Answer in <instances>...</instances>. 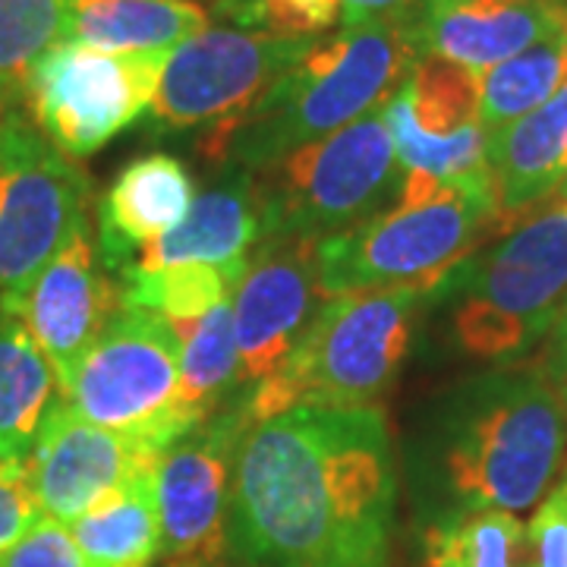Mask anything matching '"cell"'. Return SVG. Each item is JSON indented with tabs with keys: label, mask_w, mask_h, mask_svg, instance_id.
<instances>
[{
	"label": "cell",
	"mask_w": 567,
	"mask_h": 567,
	"mask_svg": "<svg viewBox=\"0 0 567 567\" xmlns=\"http://www.w3.org/2000/svg\"><path fill=\"white\" fill-rule=\"evenodd\" d=\"M394 495L379 406H297L246 425L227 543L256 567H385Z\"/></svg>",
	"instance_id": "cell-1"
},
{
	"label": "cell",
	"mask_w": 567,
	"mask_h": 567,
	"mask_svg": "<svg viewBox=\"0 0 567 567\" xmlns=\"http://www.w3.org/2000/svg\"><path fill=\"white\" fill-rule=\"evenodd\" d=\"M413 20L365 22L312 41L303 61L290 66L240 121L205 133L203 155L208 162L262 171L293 148L360 121L385 102L420 58Z\"/></svg>",
	"instance_id": "cell-2"
},
{
	"label": "cell",
	"mask_w": 567,
	"mask_h": 567,
	"mask_svg": "<svg viewBox=\"0 0 567 567\" xmlns=\"http://www.w3.org/2000/svg\"><path fill=\"white\" fill-rule=\"evenodd\" d=\"M447 486L464 507L527 511L567 454V401L546 369H505L447 398Z\"/></svg>",
	"instance_id": "cell-3"
},
{
	"label": "cell",
	"mask_w": 567,
	"mask_h": 567,
	"mask_svg": "<svg viewBox=\"0 0 567 567\" xmlns=\"http://www.w3.org/2000/svg\"><path fill=\"white\" fill-rule=\"evenodd\" d=\"M423 300L420 287L357 290L324 300L300 344L246 398L249 423L297 406H372L404 365Z\"/></svg>",
	"instance_id": "cell-4"
},
{
	"label": "cell",
	"mask_w": 567,
	"mask_h": 567,
	"mask_svg": "<svg viewBox=\"0 0 567 567\" xmlns=\"http://www.w3.org/2000/svg\"><path fill=\"white\" fill-rule=\"evenodd\" d=\"M425 300H451L466 357L511 360L546 338L567 300V203H551L498 246L457 265Z\"/></svg>",
	"instance_id": "cell-5"
},
{
	"label": "cell",
	"mask_w": 567,
	"mask_h": 567,
	"mask_svg": "<svg viewBox=\"0 0 567 567\" xmlns=\"http://www.w3.org/2000/svg\"><path fill=\"white\" fill-rule=\"evenodd\" d=\"M256 174L259 234L316 244L379 218L404 183L382 104Z\"/></svg>",
	"instance_id": "cell-6"
},
{
	"label": "cell",
	"mask_w": 567,
	"mask_h": 567,
	"mask_svg": "<svg viewBox=\"0 0 567 567\" xmlns=\"http://www.w3.org/2000/svg\"><path fill=\"white\" fill-rule=\"evenodd\" d=\"M495 221V199L486 193L439 189L398 199L379 218L316 244L319 287L324 300L382 287H420L429 297Z\"/></svg>",
	"instance_id": "cell-7"
},
{
	"label": "cell",
	"mask_w": 567,
	"mask_h": 567,
	"mask_svg": "<svg viewBox=\"0 0 567 567\" xmlns=\"http://www.w3.org/2000/svg\"><path fill=\"white\" fill-rule=\"evenodd\" d=\"M181 341L171 324L145 309L114 316L61 385V401L82 420L167 451L193 423L181 413Z\"/></svg>",
	"instance_id": "cell-8"
},
{
	"label": "cell",
	"mask_w": 567,
	"mask_h": 567,
	"mask_svg": "<svg viewBox=\"0 0 567 567\" xmlns=\"http://www.w3.org/2000/svg\"><path fill=\"white\" fill-rule=\"evenodd\" d=\"M167 54H121L63 41L32 66L22 99L61 155L89 158L152 107Z\"/></svg>",
	"instance_id": "cell-9"
},
{
	"label": "cell",
	"mask_w": 567,
	"mask_h": 567,
	"mask_svg": "<svg viewBox=\"0 0 567 567\" xmlns=\"http://www.w3.org/2000/svg\"><path fill=\"white\" fill-rule=\"evenodd\" d=\"M312 39H284L252 29H203L164 61L152 99V121L162 130L230 126L240 121L290 66L303 61Z\"/></svg>",
	"instance_id": "cell-10"
},
{
	"label": "cell",
	"mask_w": 567,
	"mask_h": 567,
	"mask_svg": "<svg viewBox=\"0 0 567 567\" xmlns=\"http://www.w3.org/2000/svg\"><path fill=\"white\" fill-rule=\"evenodd\" d=\"M89 181L20 111L0 114V293L29 281L89 215Z\"/></svg>",
	"instance_id": "cell-11"
},
{
	"label": "cell",
	"mask_w": 567,
	"mask_h": 567,
	"mask_svg": "<svg viewBox=\"0 0 567 567\" xmlns=\"http://www.w3.org/2000/svg\"><path fill=\"white\" fill-rule=\"evenodd\" d=\"M244 406L215 413L164 451L155 466V507L167 565L212 567L227 551V511Z\"/></svg>",
	"instance_id": "cell-12"
},
{
	"label": "cell",
	"mask_w": 567,
	"mask_h": 567,
	"mask_svg": "<svg viewBox=\"0 0 567 567\" xmlns=\"http://www.w3.org/2000/svg\"><path fill=\"white\" fill-rule=\"evenodd\" d=\"M0 309L29 331L63 385L123 309L121 284L104 268L89 215L73 224L58 252L29 281L0 293Z\"/></svg>",
	"instance_id": "cell-13"
},
{
	"label": "cell",
	"mask_w": 567,
	"mask_h": 567,
	"mask_svg": "<svg viewBox=\"0 0 567 567\" xmlns=\"http://www.w3.org/2000/svg\"><path fill=\"white\" fill-rule=\"evenodd\" d=\"M162 451L82 420L63 401L51 406L29 457L41 514L63 527L121 495L158 466Z\"/></svg>",
	"instance_id": "cell-14"
},
{
	"label": "cell",
	"mask_w": 567,
	"mask_h": 567,
	"mask_svg": "<svg viewBox=\"0 0 567 567\" xmlns=\"http://www.w3.org/2000/svg\"><path fill=\"white\" fill-rule=\"evenodd\" d=\"M324 300L316 240H268L234 290V331L244 382L259 385L300 344Z\"/></svg>",
	"instance_id": "cell-15"
},
{
	"label": "cell",
	"mask_w": 567,
	"mask_h": 567,
	"mask_svg": "<svg viewBox=\"0 0 567 567\" xmlns=\"http://www.w3.org/2000/svg\"><path fill=\"white\" fill-rule=\"evenodd\" d=\"M558 32L551 0H476L447 10H420L413 20L420 54L457 63L476 76Z\"/></svg>",
	"instance_id": "cell-16"
},
{
	"label": "cell",
	"mask_w": 567,
	"mask_h": 567,
	"mask_svg": "<svg viewBox=\"0 0 567 567\" xmlns=\"http://www.w3.org/2000/svg\"><path fill=\"white\" fill-rule=\"evenodd\" d=\"M196 199L189 171L174 155L130 162L99 205V252L111 275L130 268L142 246L158 240L186 218Z\"/></svg>",
	"instance_id": "cell-17"
},
{
	"label": "cell",
	"mask_w": 567,
	"mask_h": 567,
	"mask_svg": "<svg viewBox=\"0 0 567 567\" xmlns=\"http://www.w3.org/2000/svg\"><path fill=\"white\" fill-rule=\"evenodd\" d=\"M486 167L498 221L524 215L565 183L567 80L536 111L486 133Z\"/></svg>",
	"instance_id": "cell-18"
},
{
	"label": "cell",
	"mask_w": 567,
	"mask_h": 567,
	"mask_svg": "<svg viewBox=\"0 0 567 567\" xmlns=\"http://www.w3.org/2000/svg\"><path fill=\"white\" fill-rule=\"evenodd\" d=\"M259 240V205L252 177H230V181L208 186L196 196L186 218L158 240L145 244L133 256L126 271H152L167 265H234L246 268L249 246ZM117 275V278H121Z\"/></svg>",
	"instance_id": "cell-19"
},
{
	"label": "cell",
	"mask_w": 567,
	"mask_h": 567,
	"mask_svg": "<svg viewBox=\"0 0 567 567\" xmlns=\"http://www.w3.org/2000/svg\"><path fill=\"white\" fill-rule=\"evenodd\" d=\"M208 29V13L196 0H70L66 41L99 51H174Z\"/></svg>",
	"instance_id": "cell-20"
},
{
	"label": "cell",
	"mask_w": 567,
	"mask_h": 567,
	"mask_svg": "<svg viewBox=\"0 0 567 567\" xmlns=\"http://www.w3.org/2000/svg\"><path fill=\"white\" fill-rule=\"evenodd\" d=\"M61 401V385L39 344L0 309V457L25 461L39 442L44 416Z\"/></svg>",
	"instance_id": "cell-21"
},
{
	"label": "cell",
	"mask_w": 567,
	"mask_h": 567,
	"mask_svg": "<svg viewBox=\"0 0 567 567\" xmlns=\"http://www.w3.org/2000/svg\"><path fill=\"white\" fill-rule=\"evenodd\" d=\"M85 567H152L162 555L155 470L70 524Z\"/></svg>",
	"instance_id": "cell-22"
},
{
	"label": "cell",
	"mask_w": 567,
	"mask_h": 567,
	"mask_svg": "<svg viewBox=\"0 0 567 567\" xmlns=\"http://www.w3.org/2000/svg\"><path fill=\"white\" fill-rule=\"evenodd\" d=\"M234 300V297H230ZM224 300L203 319L189 324H171L181 341V413L196 425L221 413L218 406L227 401L234 385L244 379L240 350L234 331V303Z\"/></svg>",
	"instance_id": "cell-23"
},
{
	"label": "cell",
	"mask_w": 567,
	"mask_h": 567,
	"mask_svg": "<svg viewBox=\"0 0 567 567\" xmlns=\"http://www.w3.org/2000/svg\"><path fill=\"white\" fill-rule=\"evenodd\" d=\"M420 567H529L527 527L498 507H457L423 536Z\"/></svg>",
	"instance_id": "cell-24"
},
{
	"label": "cell",
	"mask_w": 567,
	"mask_h": 567,
	"mask_svg": "<svg viewBox=\"0 0 567 567\" xmlns=\"http://www.w3.org/2000/svg\"><path fill=\"white\" fill-rule=\"evenodd\" d=\"M246 268L234 265H167L121 275L123 306L155 312L167 324H189L234 297Z\"/></svg>",
	"instance_id": "cell-25"
},
{
	"label": "cell",
	"mask_w": 567,
	"mask_h": 567,
	"mask_svg": "<svg viewBox=\"0 0 567 567\" xmlns=\"http://www.w3.org/2000/svg\"><path fill=\"white\" fill-rule=\"evenodd\" d=\"M567 80V48L561 32L529 44L480 76V123L492 133L546 104Z\"/></svg>",
	"instance_id": "cell-26"
},
{
	"label": "cell",
	"mask_w": 567,
	"mask_h": 567,
	"mask_svg": "<svg viewBox=\"0 0 567 567\" xmlns=\"http://www.w3.org/2000/svg\"><path fill=\"white\" fill-rule=\"evenodd\" d=\"M70 35V0H0V89L22 102L32 66Z\"/></svg>",
	"instance_id": "cell-27"
},
{
	"label": "cell",
	"mask_w": 567,
	"mask_h": 567,
	"mask_svg": "<svg viewBox=\"0 0 567 567\" xmlns=\"http://www.w3.org/2000/svg\"><path fill=\"white\" fill-rule=\"evenodd\" d=\"M218 7L240 29L284 39H312L341 22V0H221Z\"/></svg>",
	"instance_id": "cell-28"
},
{
	"label": "cell",
	"mask_w": 567,
	"mask_h": 567,
	"mask_svg": "<svg viewBox=\"0 0 567 567\" xmlns=\"http://www.w3.org/2000/svg\"><path fill=\"white\" fill-rule=\"evenodd\" d=\"M41 505L29 464L0 457V555L20 543L29 529L39 524Z\"/></svg>",
	"instance_id": "cell-29"
},
{
	"label": "cell",
	"mask_w": 567,
	"mask_h": 567,
	"mask_svg": "<svg viewBox=\"0 0 567 567\" xmlns=\"http://www.w3.org/2000/svg\"><path fill=\"white\" fill-rule=\"evenodd\" d=\"M529 567H567V466L527 527Z\"/></svg>",
	"instance_id": "cell-30"
},
{
	"label": "cell",
	"mask_w": 567,
	"mask_h": 567,
	"mask_svg": "<svg viewBox=\"0 0 567 567\" xmlns=\"http://www.w3.org/2000/svg\"><path fill=\"white\" fill-rule=\"evenodd\" d=\"M0 567H85L70 527L41 514L17 546L0 555Z\"/></svg>",
	"instance_id": "cell-31"
},
{
	"label": "cell",
	"mask_w": 567,
	"mask_h": 567,
	"mask_svg": "<svg viewBox=\"0 0 567 567\" xmlns=\"http://www.w3.org/2000/svg\"><path fill=\"white\" fill-rule=\"evenodd\" d=\"M423 10V0H341V25L406 22Z\"/></svg>",
	"instance_id": "cell-32"
},
{
	"label": "cell",
	"mask_w": 567,
	"mask_h": 567,
	"mask_svg": "<svg viewBox=\"0 0 567 567\" xmlns=\"http://www.w3.org/2000/svg\"><path fill=\"white\" fill-rule=\"evenodd\" d=\"M551 344H548V360H546V372L551 375V382L565 391L567 388V300L558 312V319L551 324Z\"/></svg>",
	"instance_id": "cell-33"
},
{
	"label": "cell",
	"mask_w": 567,
	"mask_h": 567,
	"mask_svg": "<svg viewBox=\"0 0 567 567\" xmlns=\"http://www.w3.org/2000/svg\"><path fill=\"white\" fill-rule=\"evenodd\" d=\"M464 3H476V0H423V10H447V7H464Z\"/></svg>",
	"instance_id": "cell-34"
},
{
	"label": "cell",
	"mask_w": 567,
	"mask_h": 567,
	"mask_svg": "<svg viewBox=\"0 0 567 567\" xmlns=\"http://www.w3.org/2000/svg\"><path fill=\"white\" fill-rule=\"evenodd\" d=\"M551 7H555V13H558L561 39H565V48H567V0H551Z\"/></svg>",
	"instance_id": "cell-35"
},
{
	"label": "cell",
	"mask_w": 567,
	"mask_h": 567,
	"mask_svg": "<svg viewBox=\"0 0 567 567\" xmlns=\"http://www.w3.org/2000/svg\"><path fill=\"white\" fill-rule=\"evenodd\" d=\"M17 99H13V95H10V92H3V89H0V114H3V111H13V107H17Z\"/></svg>",
	"instance_id": "cell-36"
},
{
	"label": "cell",
	"mask_w": 567,
	"mask_h": 567,
	"mask_svg": "<svg viewBox=\"0 0 567 567\" xmlns=\"http://www.w3.org/2000/svg\"><path fill=\"white\" fill-rule=\"evenodd\" d=\"M561 189H565V203H567V177H565V183H561Z\"/></svg>",
	"instance_id": "cell-37"
},
{
	"label": "cell",
	"mask_w": 567,
	"mask_h": 567,
	"mask_svg": "<svg viewBox=\"0 0 567 567\" xmlns=\"http://www.w3.org/2000/svg\"><path fill=\"white\" fill-rule=\"evenodd\" d=\"M174 567H196V565H174Z\"/></svg>",
	"instance_id": "cell-38"
},
{
	"label": "cell",
	"mask_w": 567,
	"mask_h": 567,
	"mask_svg": "<svg viewBox=\"0 0 567 567\" xmlns=\"http://www.w3.org/2000/svg\"><path fill=\"white\" fill-rule=\"evenodd\" d=\"M561 394H565V401H567V388H565V391H561Z\"/></svg>",
	"instance_id": "cell-39"
}]
</instances>
